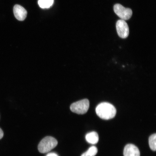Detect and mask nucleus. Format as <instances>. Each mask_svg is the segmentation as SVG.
I'll list each match as a JSON object with an SVG mask.
<instances>
[{
  "instance_id": "39448f33",
  "label": "nucleus",
  "mask_w": 156,
  "mask_h": 156,
  "mask_svg": "<svg viewBox=\"0 0 156 156\" xmlns=\"http://www.w3.org/2000/svg\"><path fill=\"white\" fill-rule=\"evenodd\" d=\"M117 33L120 38H126L129 34V28L126 21L120 20L117 21L116 24Z\"/></svg>"
},
{
  "instance_id": "9b49d317",
  "label": "nucleus",
  "mask_w": 156,
  "mask_h": 156,
  "mask_svg": "<svg viewBox=\"0 0 156 156\" xmlns=\"http://www.w3.org/2000/svg\"><path fill=\"white\" fill-rule=\"evenodd\" d=\"M149 145L150 148L154 151L156 150V134H152L149 138Z\"/></svg>"
},
{
  "instance_id": "1a4fd4ad",
  "label": "nucleus",
  "mask_w": 156,
  "mask_h": 156,
  "mask_svg": "<svg viewBox=\"0 0 156 156\" xmlns=\"http://www.w3.org/2000/svg\"><path fill=\"white\" fill-rule=\"evenodd\" d=\"M54 0H38V4L42 9H48L53 5Z\"/></svg>"
},
{
  "instance_id": "7ed1b4c3",
  "label": "nucleus",
  "mask_w": 156,
  "mask_h": 156,
  "mask_svg": "<svg viewBox=\"0 0 156 156\" xmlns=\"http://www.w3.org/2000/svg\"><path fill=\"white\" fill-rule=\"evenodd\" d=\"M89 102L87 99H85L73 103L70 106L72 112L78 114H85L89 110Z\"/></svg>"
},
{
  "instance_id": "ddd939ff",
  "label": "nucleus",
  "mask_w": 156,
  "mask_h": 156,
  "mask_svg": "<svg viewBox=\"0 0 156 156\" xmlns=\"http://www.w3.org/2000/svg\"><path fill=\"white\" fill-rule=\"evenodd\" d=\"M46 156H58V155L55 153H52L48 154Z\"/></svg>"
},
{
  "instance_id": "f257e3e1",
  "label": "nucleus",
  "mask_w": 156,
  "mask_h": 156,
  "mask_svg": "<svg viewBox=\"0 0 156 156\" xmlns=\"http://www.w3.org/2000/svg\"><path fill=\"white\" fill-rule=\"evenodd\" d=\"M98 116L104 120H109L114 118L116 114V110L112 104L108 102L100 103L95 109Z\"/></svg>"
},
{
  "instance_id": "6e6552de",
  "label": "nucleus",
  "mask_w": 156,
  "mask_h": 156,
  "mask_svg": "<svg viewBox=\"0 0 156 156\" xmlns=\"http://www.w3.org/2000/svg\"><path fill=\"white\" fill-rule=\"evenodd\" d=\"M86 140L89 143L96 144L99 141V136L96 132H92L89 133L85 136Z\"/></svg>"
},
{
  "instance_id": "20e7f679",
  "label": "nucleus",
  "mask_w": 156,
  "mask_h": 156,
  "mask_svg": "<svg viewBox=\"0 0 156 156\" xmlns=\"http://www.w3.org/2000/svg\"><path fill=\"white\" fill-rule=\"evenodd\" d=\"M114 9L115 13L122 20H128L131 18L132 15L131 9L126 8L119 4L114 5Z\"/></svg>"
},
{
  "instance_id": "0eeeda50",
  "label": "nucleus",
  "mask_w": 156,
  "mask_h": 156,
  "mask_svg": "<svg viewBox=\"0 0 156 156\" xmlns=\"http://www.w3.org/2000/svg\"><path fill=\"white\" fill-rule=\"evenodd\" d=\"M124 156H140L139 149L135 145L129 144L126 146L124 150Z\"/></svg>"
},
{
  "instance_id": "423d86ee",
  "label": "nucleus",
  "mask_w": 156,
  "mask_h": 156,
  "mask_svg": "<svg viewBox=\"0 0 156 156\" xmlns=\"http://www.w3.org/2000/svg\"><path fill=\"white\" fill-rule=\"evenodd\" d=\"M15 16L19 21H24L26 19L27 12L24 7L18 5H15L13 9Z\"/></svg>"
},
{
  "instance_id": "f03ea898",
  "label": "nucleus",
  "mask_w": 156,
  "mask_h": 156,
  "mask_svg": "<svg viewBox=\"0 0 156 156\" xmlns=\"http://www.w3.org/2000/svg\"><path fill=\"white\" fill-rule=\"evenodd\" d=\"M58 143L57 140L55 138L51 136H46L39 143L38 151L41 153H48L56 147Z\"/></svg>"
},
{
  "instance_id": "9d476101",
  "label": "nucleus",
  "mask_w": 156,
  "mask_h": 156,
  "mask_svg": "<svg viewBox=\"0 0 156 156\" xmlns=\"http://www.w3.org/2000/svg\"><path fill=\"white\" fill-rule=\"evenodd\" d=\"M98 149L95 146L90 147L87 151L83 153L81 156H95L97 153Z\"/></svg>"
},
{
  "instance_id": "f8f14e48",
  "label": "nucleus",
  "mask_w": 156,
  "mask_h": 156,
  "mask_svg": "<svg viewBox=\"0 0 156 156\" xmlns=\"http://www.w3.org/2000/svg\"><path fill=\"white\" fill-rule=\"evenodd\" d=\"M3 135L4 133L3 130L0 128V140L3 137Z\"/></svg>"
}]
</instances>
